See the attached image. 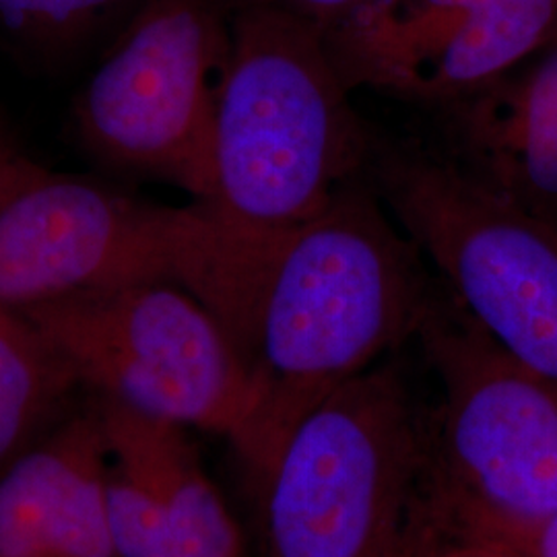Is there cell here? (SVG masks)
<instances>
[{
  "label": "cell",
  "instance_id": "ac0fdd59",
  "mask_svg": "<svg viewBox=\"0 0 557 557\" xmlns=\"http://www.w3.org/2000/svg\"><path fill=\"white\" fill-rule=\"evenodd\" d=\"M38 170L40 168L34 161L23 158L11 145H4L0 149V207Z\"/></svg>",
  "mask_w": 557,
  "mask_h": 557
},
{
  "label": "cell",
  "instance_id": "9c48e42d",
  "mask_svg": "<svg viewBox=\"0 0 557 557\" xmlns=\"http://www.w3.org/2000/svg\"><path fill=\"white\" fill-rule=\"evenodd\" d=\"M557 36V0H376L324 27L354 94L436 112L531 59Z\"/></svg>",
  "mask_w": 557,
  "mask_h": 557
},
{
  "label": "cell",
  "instance_id": "5b68a950",
  "mask_svg": "<svg viewBox=\"0 0 557 557\" xmlns=\"http://www.w3.org/2000/svg\"><path fill=\"white\" fill-rule=\"evenodd\" d=\"M98 397L242 438L259 405L250 366L199 299L168 281L48 299L20 310Z\"/></svg>",
  "mask_w": 557,
  "mask_h": 557
},
{
  "label": "cell",
  "instance_id": "ba28073f",
  "mask_svg": "<svg viewBox=\"0 0 557 557\" xmlns=\"http://www.w3.org/2000/svg\"><path fill=\"white\" fill-rule=\"evenodd\" d=\"M213 234L200 205L161 207L38 170L0 207V304L168 281L182 289Z\"/></svg>",
  "mask_w": 557,
  "mask_h": 557
},
{
  "label": "cell",
  "instance_id": "277c9868",
  "mask_svg": "<svg viewBox=\"0 0 557 557\" xmlns=\"http://www.w3.org/2000/svg\"><path fill=\"white\" fill-rule=\"evenodd\" d=\"M368 180L499 347L557 384V238L418 139L380 135Z\"/></svg>",
  "mask_w": 557,
  "mask_h": 557
},
{
  "label": "cell",
  "instance_id": "8fae6325",
  "mask_svg": "<svg viewBox=\"0 0 557 557\" xmlns=\"http://www.w3.org/2000/svg\"><path fill=\"white\" fill-rule=\"evenodd\" d=\"M430 114L440 156L557 238V36L478 94Z\"/></svg>",
  "mask_w": 557,
  "mask_h": 557
},
{
  "label": "cell",
  "instance_id": "3957f363",
  "mask_svg": "<svg viewBox=\"0 0 557 557\" xmlns=\"http://www.w3.org/2000/svg\"><path fill=\"white\" fill-rule=\"evenodd\" d=\"M430 423L397 361L324 398L250 481L260 557H393L428 469Z\"/></svg>",
  "mask_w": 557,
  "mask_h": 557
},
{
  "label": "cell",
  "instance_id": "4fadbf2b",
  "mask_svg": "<svg viewBox=\"0 0 557 557\" xmlns=\"http://www.w3.org/2000/svg\"><path fill=\"white\" fill-rule=\"evenodd\" d=\"M147 0H0V48L54 75L100 52Z\"/></svg>",
  "mask_w": 557,
  "mask_h": 557
},
{
  "label": "cell",
  "instance_id": "6da1fadb",
  "mask_svg": "<svg viewBox=\"0 0 557 557\" xmlns=\"http://www.w3.org/2000/svg\"><path fill=\"white\" fill-rule=\"evenodd\" d=\"M438 287L368 178L281 234L255 324L259 405L234 444L246 475L324 398L418 337Z\"/></svg>",
  "mask_w": 557,
  "mask_h": 557
},
{
  "label": "cell",
  "instance_id": "9a60e30c",
  "mask_svg": "<svg viewBox=\"0 0 557 557\" xmlns=\"http://www.w3.org/2000/svg\"><path fill=\"white\" fill-rule=\"evenodd\" d=\"M393 557H490V547L460 531L421 485L416 508Z\"/></svg>",
  "mask_w": 557,
  "mask_h": 557
},
{
  "label": "cell",
  "instance_id": "52a82bcc",
  "mask_svg": "<svg viewBox=\"0 0 557 557\" xmlns=\"http://www.w3.org/2000/svg\"><path fill=\"white\" fill-rule=\"evenodd\" d=\"M440 382L428 487L458 510L557 517V384L510 358L440 281L418 331Z\"/></svg>",
  "mask_w": 557,
  "mask_h": 557
},
{
  "label": "cell",
  "instance_id": "ffe728a7",
  "mask_svg": "<svg viewBox=\"0 0 557 557\" xmlns=\"http://www.w3.org/2000/svg\"><path fill=\"white\" fill-rule=\"evenodd\" d=\"M4 145H7V140L0 139V149H2V147H4Z\"/></svg>",
  "mask_w": 557,
  "mask_h": 557
},
{
  "label": "cell",
  "instance_id": "d6986e66",
  "mask_svg": "<svg viewBox=\"0 0 557 557\" xmlns=\"http://www.w3.org/2000/svg\"><path fill=\"white\" fill-rule=\"evenodd\" d=\"M462 531V529H460ZM469 535V533H467ZM471 537H475V535H471ZM479 541H483L487 547H490V557H518L512 549H508L506 545H502V543H496V541H490V539L475 537Z\"/></svg>",
  "mask_w": 557,
  "mask_h": 557
},
{
  "label": "cell",
  "instance_id": "8992f818",
  "mask_svg": "<svg viewBox=\"0 0 557 557\" xmlns=\"http://www.w3.org/2000/svg\"><path fill=\"white\" fill-rule=\"evenodd\" d=\"M236 0H147L103 50L73 103L83 149L195 200L213 190V128Z\"/></svg>",
  "mask_w": 557,
  "mask_h": 557
},
{
  "label": "cell",
  "instance_id": "e0dca14e",
  "mask_svg": "<svg viewBox=\"0 0 557 557\" xmlns=\"http://www.w3.org/2000/svg\"><path fill=\"white\" fill-rule=\"evenodd\" d=\"M250 2L267 4L278 11L292 13L301 20L314 21L322 27H329L331 23L343 20L345 15L376 0H250Z\"/></svg>",
  "mask_w": 557,
  "mask_h": 557
},
{
  "label": "cell",
  "instance_id": "2e32d148",
  "mask_svg": "<svg viewBox=\"0 0 557 557\" xmlns=\"http://www.w3.org/2000/svg\"><path fill=\"white\" fill-rule=\"evenodd\" d=\"M440 506L455 520L458 529L469 535L490 539L506 545L518 557H557V517L541 520H508V518L487 517L469 510H458L444 499Z\"/></svg>",
  "mask_w": 557,
  "mask_h": 557
},
{
  "label": "cell",
  "instance_id": "7a4b0ae2",
  "mask_svg": "<svg viewBox=\"0 0 557 557\" xmlns=\"http://www.w3.org/2000/svg\"><path fill=\"white\" fill-rule=\"evenodd\" d=\"M376 137L338 77L322 25L236 0L213 190L202 207L248 232L298 230L368 178Z\"/></svg>",
  "mask_w": 557,
  "mask_h": 557
},
{
  "label": "cell",
  "instance_id": "7c38bea8",
  "mask_svg": "<svg viewBox=\"0 0 557 557\" xmlns=\"http://www.w3.org/2000/svg\"><path fill=\"white\" fill-rule=\"evenodd\" d=\"M0 557H120L94 398L0 471Z\"/></svg>",
  "mask_w": 557,
  "mask_h": 557
},
{
  "label": "cell",
  "instance_id": "5bb4252c",
  "mask_svg": "<svg viewBox=\"0 0 557 557\" xmlns=\"http://www.w3.org/2000/svg\"><path fill=\"white\" fill-rule=\"evenodd\" d=\"M73 386L77 380L34 324L0 304V471L36 444Z\"/></svg>",
  "mask_w": 557,
  "mask_h": 557
},
{
  "label": "cell",
  "instance_id": "30bf717a",
  "mask_svg": "<svg viewBox=\"0 0 557 557\" xmlns=\"http://www.w3.org/2000/svg\"><path fill=\"white\" fill-rule=\"evenodd\" d=\"M106 510L120 557H242L244 543L186 428L94 395Z\"/></svg>",
  "mask_w": 557,
  "mask_h": 557
}]
</instances>
